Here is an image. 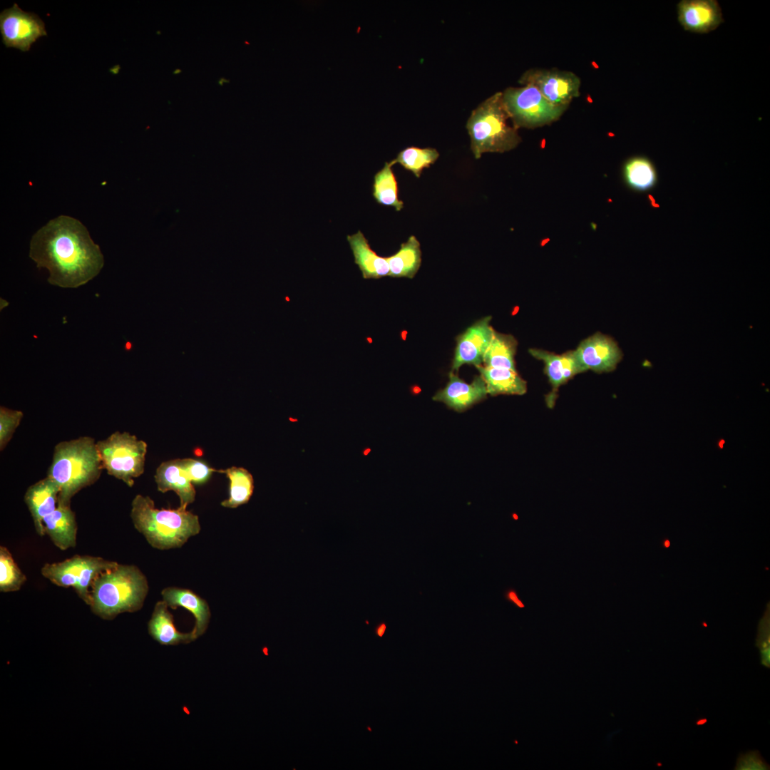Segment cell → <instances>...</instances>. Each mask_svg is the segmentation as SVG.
Returning a JSON list of instances; mask_svg holds the SVG:
<instances>
[{
	"mask_svg": "<svg viewBox=\"0 0 770 770\" xmlns=\"http://www.w3.org/2000/svg\"><path fill=\"white\" fill-rule=\"evenodd\" d=\"M181 71H181L180 69H179V68H177V69H175V71H173V73H174L175 75H176V74L180 73H181Z\"/></svg>",
	"mask_w": 770,
	"mask_h": 770,
	"instance_id": "f35d334b",
	"label": "cell"
},
{
	"mask_svg": "<svg viewBox=\"0 0 770 770\" xmlns=\"http://www.w3.org/2000/svg\"><path fill=\"white\" fill-rule=\"evenodd\" d=\"M491 321V316L485 317L457 337L452 371H458L464 364L482 365L494 332Z\"/></svg>",
	"mask_w": 770,
	"mask_h": 770,
	"instance_id": "8fae6325",
	"label": "cell"
},
{
	"mask_svg": "<svg viewBox=\"0 0 770 770\" xmlns=\"http://www.w3.org/2000/svg\"><path fill=\"white\" fill-rule=\"evenodd\" d=\"M217 472L225 473L230 481L229 497L221 503L223 507L235 508L250 500L254 491V479L247 470L232 466Z\"/></svg>",
	"mask_w": 770,
	"mask_h": 770,
	"instance_id": "4316f807",
	"label": "cell"
},
{
	"mask_svg": "<svg viewBox=\"0 0 770 770\" xmlns=\"http://www.w3.org/2000/svg\"><path fill=\"white\" fill-rule=\"evenodd\" d=\"M45 534L60 550H66L76 545L77 523L71 505L58 504L55 510L43 519Z\"/></svg>",
	"mask_w": 770,
	"mask_h": 770,
	"instance_id": "d6986e66",
	"label": "cell"
},
{
	"mask_svg": "<svg viewBox=\"0 0 770 770\" xmlns=\"http://www.w3.org/2000/svg\"><path fill=\"white\" fill-rule=\"evenodd\" d=\"M117 563L101 557L75 555L61 562L46 563L41 572L54 585L63 587H73L77 595L88 605L92 581L98 574Z\"/></svg>",
	"mask_w": 770,
	"mask_h": 770,
	"instance_id": "ba28073f",
	"label": "cell"
},
{
	"mask_svg": "<svg viewBox=\"0 0 770 770\" xmlns=\"http://www.w3.org/2000/svg\"><path fill=\"white\" fill-rule=\"evenodd\" d=\"M517 345V341L513 336L494 330L492 339L483 356L484 366L516 371L514 358Z\"/></svg>",
	"mask_w": 770,
	"mask_h": 770,
	"instance_id": "d4e9b609",
	"label": "cell"
},
{
	"mask_svg": "<svg viewBox=\"0 0 770 770\" xmlns=\"http://www.w3.org/2000/svg\"><path fill=\"white\" fill-rule=\"evenodd\" d=\"M530 354L545 364V372L552 386V391L547 398L548 405L553 404L558 389L575 375L585 371L579 361L575 351L557 354L543 349H530Z\"/></svg>",
	"mask_w": 770,
	"mask_h": 770,
	"instance_id": "5bb4252c",
	"label": "cell"
},
{
	"mask_svg": "<svg viewBox=\"0 0 770 770\" xmlns=\"http://www.w3.org/2000/svg\"><path fill=\"white\" fill-rule=\"evenodd\" d=\"M103 469L132 487L145 469L147 443L128 432L115 431L96 442Z\"/></svg>",
	"mask_w": 770,
	"mask_h": 770,
	"instance_id": "8992f818",
	"label": "cell"
},
{
	"mask_svg": "<svg viewBox=\"0 0 770 770\" xmlns=\"http://www.w3.org/2000/svg\"><path fill=\"white\" fill-rule=\"evenodd\" d=\"M769 612L765 615L759 624V638L757 642L761 657V663L766 667H769L770 655H769Z\"/></svg>",
	"mask_w": 770,
	"mask_h": 770,
	"instance_id": "1f68e13d",
	"label": "cell"
},
{
	"mask_svg": "<svg viewBox=\"0 0 770 770\" xmlns=\"http://www.w3.org/2000/svg\"><path fill=\"white\" fill-rule=\"evenodd\" d=\"M421 255L419 241L414 235H411L396 253L386 257L389 266V276L414 278L421 267Z\"/></svg>",
	"mask_w": 770,
	"mask_h": 770,
	"instance_id": "603a6c76",
	"label": "cell"
},
{
	"mask_svg": "<svg viewBox=\"0 0 770 770\" xmlns=\"http://www.w3.org/2000/svg\"><path fill=\"white\" fill-rule=\"evenodd\" d=\"M26 581V575L19 568L10 551L6 547L1 546L0 591L3 592L18 591Z\"/></svg>",
	"mask_w": 770,
	"mask_h": 770,
	"instance_id": "f1b7e54d",
	"label": "cell"
},
{
	"mask_svg": "<svg viewBox=\"0 0 770 770\" xmlns=\"http://www.w3.org/2000/svg\"><path fill=\"white\" fill-rule=\"evenodd\" d=\"M519 82L534 86L556 106L568 108L572 101L580 96V78L568 71L531 68L522 74Z\"/></svg>",
	"mask_w": 770,
	"mask_h": 770,
	"instance_id": "9c48e42d",
	"label": "cell"
},
{
	"mask_svg": "<svg viewBox=\"0 0 770 770\" xmlns=\"http://www.w3.org/2000/svg\"><path fill=\"white\" fill-rule=\"evenodd\" d=\"M508 597L511 601H513L514 603H515L518 607H523V604L518 598V597H517L515 592H513V591L509 592Z\"/></svg>",
	"mask_w": 770,
	"mask_h": 770,
	"instance_id": "836d02e7",
	"label": "cell"
},
{
	"mask_svg": "<svg viewBox=\"0 0 770 770\" xmlns=\"http://www.w3.org/2000/svg\"><path fill=\"white\" fill-rule=\"evenodd\" d=\"M229 82H230V81H229V80H227V79H226V78H220L219 79V81H218V83H219V85H220V86H223V83H229Z\"/></svg>",
	"mask_w": 770,
	"mask_h": 770,
	"instance_id": "d590c367",
	"label": "cell"
},
{
	"mask_svg": "<svg viewBox=\"0 0 770 770\" xmlns=\"http://www.w3.org/2000/svg\"><path fill=\"white\" fill-rule=\"evenodd\" d=\"M448 382L433 397L434 401L446 404L457 411H462L484 399L488 394L486 384L481 376H476L471 384L465 382L453 371L448 374Z\"/></svg>",
	"mask_w": 770,
	"mask_h": 770,
	"instance_id": "9a60e30c",
	"label": "cell"
},
{
	"mask_svg": "<svg viewBox=\"0 0 770 770\" xmlns=\"http://www.w3.org/2000/svg\"><path fill=\"white\" fill-rule=\"evenodd\" d=\"M734 769L739 770H766L769 766L763 759L758 751H749L738 757Z\"/></svg>",
	"mask_w": 770,
	"mask_h": 770,
	"instance_id": "d6a6232c",
	"label": "cell"
},
{
	"mask_svg": "<svg viewBox=\"0 0 770 770\" xmlns=\"http://www.w3.org/2000/svg\"><path fill=\"white\" fill-rule=\"evenodd\" d=\"M508 118L502 102V92L494 93L471 112L466 128L476 159L484 153L511 150L520 143L517 129L508 124Z\"/></svg>",
	"mask_w": 770,
	"mask_h": 770,
	"instance_id": "5b68a950",
	"label": "cell"
},
{
	"mask_svg": "<svg viewBox=\"0 0 770 770\" xmlns=\"http://www.w3.org/2000/svg\"><path fill=\"white\" fill-rule=\"evenodd\" d=\"M394 165L391 160L386 162L374 175L372 195L378 204L393 207L396 211H400L404 207V202L399 198L398 183L391 168Z\"/></svg>",
	"mask_w": 770,
	"mask_h": 770,
	"instance_id": "484cf974",
	"label": "cell"
},
{
	"mask_svg": "<svg viewBox=\"0 0 770 770\" xmlns=\"http://www.w3.org/2000/svg\"><path fill=\"white\" fill-rule=\"evenodd\" d=\"M625 182L631 189L645 192L653 188L657 182V173L653 163L647 157L636 155L624 163Z\"/></svg>",
	"mask_w": 770,
	"mask_h": 770,
	"instance_id": "cb8c5ba5",
	"label": "cell"
},
{
	"mask_svg": "<svg viewBox=\"0 0 770 770\" xmlns=\"http://www.w3.org/2000/svg\"><path fill=\"white\" fill-rule=\"evenodd\" d=\"M0 31L8 48L27 51L40 37L46 35L43 21L35 14L25 12L14 4L0 14Z\"/></svg>",
	"mask_w": 770,
	"mask_h": 770,
	"instance_id": "30bf717a",
	"label": "cell"
},
{
	"mask_svg": "<svg viewBox=\"0 0 770 770\" xmlns=\"http://www.w3.org/2000/svg\"><path fill=\"white\" fill-rule=\"evenodd\" d=\"M163 600L169 607H181L189 610L195 619L192 630L195 639L202 636L207 629L210 610L207 602L192 591L181 587H168L161 591Z\"/></svg>",
	"mask_w": 770,
	"mask_h": 770,
	"instance_id": "ac0fdd59",
	"label": "cell"
},
{
	"mask_svg": "<svg viewBox=\"0 0 770 770\" xmlns=\"http://www.w3.org/2000/svg\"><path fill=\"white\" fill-rule=\"evenodd\" d=\"M439 157L436 149L409 146L401 150L391 162L399 163L406 170L419 178L425 168L433 165Z\"/></svg>",
	"mask_w": 770,
	"mask_h": 770,
	"instance_id": "83f0119b",
	"label": "cell"
},
{
	"mask_svg": "<svg viewBox=\"0 0 770 770\" xmlns=\"http://www.w3.org/2000/svg\"><path fill=\"white\" fill-rule=\"evenodd\" d=\"M148 589L147 578L137 566L117 563L92 581L88 605L101 618L113 620L140 610Z\"/></svg>",
	"mask_w": 770,
	"mask_h": 770,
	"instance_id": "7a4b0ae2",
	"label": "cell"
},
{
	"mask_svg": "<svg viewBox=\"0 0 770 770\" xmlns=\"http://www.w3.org/2000/svg\"><path fill=\"white\" fill-rule=\"evenodd\" d=\"M476 367L485 381L488 394L491 395H523L527 391L526 381L516 371L483 365Z\"/></svg>",
	"mask_w": 770,
	"mask_h": 770,
	"instance_id": "7402d4cb",
	"label": "cell"
},
{
	"mask_svg": "<svg viewBox=\"0 0 770 770\" xmlns=\"http://www.w3.org/2000/svg\"><path fill=\"white\" fill-rule=\"evenodd\" d=\"M706 722H707V719H699V720H698V721L697 722V725H702V724H703L706 723Z\"/></svg>",
	"mask_w": 770,
	"mask_h": 770,
	"instance_id": "8d00e7d4",
	"label": "cell"
},
{
	"mask_svg": "<svg viewBox=\"0 0 770 770\" xmlns=\"http://www.w3.org/2000/svg\"><path fill=\"white\" fill-rule=\"evenodd\" d=\"M502 102L515 129L549 125L558 120L568 108L551 104L531 85L507 88L502 92Z\"/></svg>",
	"mask_w": 770,
	"mask_h": 770,
	"instance_id": "52a82bcc",
	"label": "cell"
},
{
	"mask_svg": "<svg viewBox=\"0 0 770 770\" xmlns=\"http://www.w3.org/2000/svg\"><path fill=\"white\" fill-rule=\"evenodd\" d=\"M103 469L93 438L81 436L57 443L47 476L59 488L58 503L71 505L72 498L96 483Z\"/></svg>",
	"mask_w": 770,
	"mask_h": 770,
	"instance_id": "3957f363",
	"label": "cell"
},
{
	"mask_svg": "<svg viewBox=\"0 0 770 770\" xmlns=\"http://www.w3.org/2000/svg\"><path fill=\"white\" fill-rule=\"evenodd\" d=\"M346 240L352 252L354 263L358 265L364 279H380L389 276V266L386 257L378 255L370 247L367 239L359 230L348 235Z\"/></svg>",
	"mask_w": 770,
	"mask_h": 770,
	"instance_id": "ffe728a7",
	"label": "cell"
},
{
	"mask_svg": "<svg viewBox=\"0 0 770 770\" xmlns=\"http://www.w3.org/2000/svg\"><path fill=\"white\" fill-rule=\"evenodd\" d=\"M385 629H386V626H385V625H384V624H382V625H381V626H380V627H379V629H378V630H377V633H378V635H379L380 637H381V636L383 635V634H384V631H385Z\"/></svg>",
	"mask_w": 770,
	"mask_h": 770,
	"instance_id": "e575fe53",
	"label": "cell"
},
{
	"mask_svg": "<svg viewBox=\"0 0 770 770\" xmlns=\"http://www.w3.org/2000/svg\"><path fill=\"white\" fill-rule=\"evenodd\" d=\"M29 257L37 267L49 272L48 282L63 288H77L96 277L104 265L99 246L78 220L60 215L32 237Z\"/></svg>",
	"mask_w": 770,
	"mask_h": 770,
	"instance_id": "6da1fadb",
	"label": "cell"
},
{
	"mask_svg": "<svg viewBox=\"0 0 770 770\" xmlns=\"http://www.w3.org/2000/svg\"><path fill=\"white\" fill-rule=\"evenodd\" d=\"M677 19L685 31L707 34L724 22L717 0H682L677 5Z\"/></svg>",
	"mask_w": 770,
	"mask_h": 770,
	"instance_id": "4fadbf2b",
	"label": "cell"
},
{
	"mask_svg": "<svg viewBox=\"0 0 770 770\" xmlns=\"http://www.w3.org/2000/svg\"><path fill=\"white\" fill-rule=\"evenodd\" d=\"M59 488L50 478H46L30 486L24 495V501L33 518L37 534L45 535L43 519L56 510L58 505Z\"/></svg>",
	"mask_w": 770,
	"mask_h": 770,
	"instance_id": "e0dca14e",
	"label": "cell"
},
{
	"mask_svg": "<svg viewBox=\"0 0 770 770\" xmlns=\"http://www.w3.org/2000/svg\"><path fill=\"white\" fill-rule=\"evenodd\" d=\"M164 600L155 603L151 617L148 624L149 635L163 645H177L195 640L192 632H179L174 624L173 616L168 610Z\"/></svg>",
	"mask_w": 770,
	"mask_h": 770,
	"instance_id": "44dd1931",
	"label": "cell"
},
{
	"mask_svg": "<svg viewBox=\"0 0 770 770\" xmlns=\"http://www.w3.org/2000/svg\"><path fill=\"white\" fill-rule=\"evenodd\" d=\"M575 351L585 371L596 372L614 370L622 356L617 343L600 333L583 340Z\"/></svg>",
	"mask_w": 770,
	"mask_h": 770,
	"instance_id": "7c38bea8",
	"label": "cell"
},
{
	"mask_svg": "<svg viewBox=\"0 0 770 770\" xmlns=\"http://www.w3.org/2000/svg\"><path fill=\"white\" fill-rule=\"evenodd\" d=\"M183 464L192 483L202 484L207 482L213 472L217 471L205 462L193 458H183Z\"/></svg>",
	"mask_w": 770,
	"mask_h": 770,
	"instance_id": "4dcf8cb0",
	"label": "cell"
},
{
	"mask_svg": "<svg viewBox=\"0 0 770 770\" xmlns=\"http://www.w3.org/2000/svg\"><path fill=\"white\" fill-rule=\"evenodd\" d=\"M155 481L161 493L173 491L180 498V506L186 509L194 502L195 490L185 468L183 459L163 462L157 468Z\"/></svg>",
	"mask_w": 770,
	"mask_h": 770,
	"instance_id": "2e32d148",
	"label": "cell"
},
{
	"mask_svg": "<svg viewBox=\"0 0 770 770\" xmlns=\"http://www.w3.org/2000/svg\"><path fill=\"white\" fill-rule=\"evenodd\" d=\"M130 518L135 528L159 550L180 548L200 531L197 515L180 507L158 509L149 496L140 494L132 501Z\"/></svg>",
	"mask_w": 770,
	"mask_h": 770,
	"instance_id": "277c9868",
	"label": "cell"
},
{
	"mask_svg": "<svg viewBox=\"0 0 770 770\" xmlns=\"http://www.w3.org/2000/svg\"><path fill=\"white\" fill-rule=\"evenodd\" d=\"M24 416L22 411L4 406L0 407V450L3 451L10 441L15 430Z\"/></svg>",
	"mask_w": 770,
	"mask_h": 770,
	"instance_id": "f546056e",
	"label": "cell"
},
{
	"mask_svg": "<svg viewBox=\"0 0 770 770\" xmlns=\"http://www.w3.org/2000/svg\"><path fill=\"white\" fill-rule=\"evenodd\" d=\"M664 543H665V544L664 543V547L665 548H668L670 545V543L668 540H664Z\"/></svg>",
	"mask_w": 770,
	"mask_h": 770,
	"instance_id": "74e56055",
	"label": "cell"
}]
</instances>
